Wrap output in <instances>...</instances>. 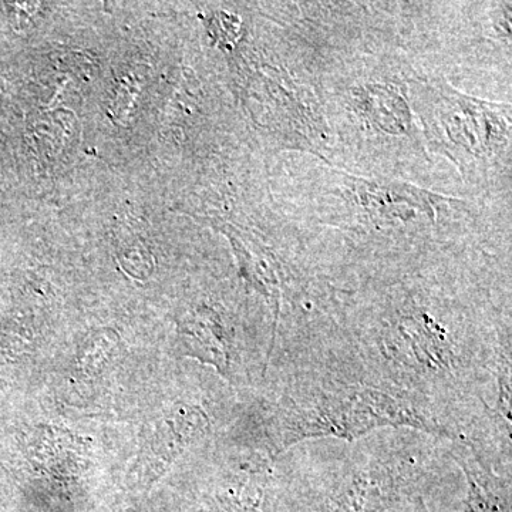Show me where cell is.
<instances>
[{"label":"cell","instance_id":"3","mask_svg":"<svg viewBox=\"0 0 512 512\" xmlns=\"http://www.w3.org/2000/svg\"><path fill=\"white\" fill-rule=\"evenodd\" d=\"M419 512H429V511H427V507H423V508H421V510Z\"/></svg>","mask_w":512,"mask_h":512},{"label":"cell","instance_id":"2","mask_svg":"<svg viewBox=\"0 0 512 512\" xmlns=\"http://www.w3.org/2000/svg\"><path fill=\"white\" fill-rule=\"evenodd\" d=\"M451 456L467 480L463 512H511V476L498 474L464 444L451 443Z\"/></svg>","mask_w":512,"mask_h":512},{"label":"cell","instance_id":"1","mask_svg":"<svg viewBox=\"0 0 512 512\" xmlns=\"http://www.w3.org/2000/svg\"><path fill=\"white\" fill-rule=\"evenodd\" d=\"M291 451L282 461L284 512H417L450 483V441L413 429L373 431L336 454Z\"/></svg>","mask_w":512,"mask_h":512}]
</instances>
